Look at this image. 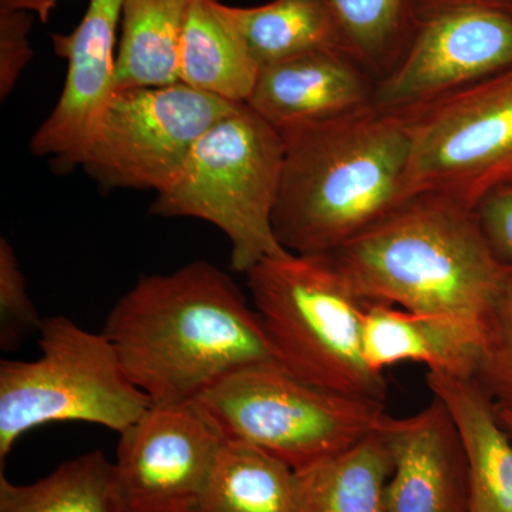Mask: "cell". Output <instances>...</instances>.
<instances>
[{"label": "cell", "instance_id": "1", "mask_svg": "<svg viewBox=\"0 0 512 512\" xmlns=\"http://www.w3.org/2000/svg\"><path fill=\"white\" fill-rule=\"evenodd\" d=\"M101 332L156 406L195 402L244 367L281 365L254 305L231 276L204 259L141 276L111 308Z\"/></svg>", "mask_w": 512, "mask_h": 512}, {"label": "cell", "instance_id": "2", "mask_svg": "<svg viewBox=\"0 0 512 512\" xmlns=\"http://www.w3.org/2000/svg\"><path fill=\"white\" fill-rule=\"evenodd\" d=\"M366 303L483 326L512 271L474 208L436 194L407 198L326 254Z\"/></svg>", "mask_w": 512, "mask_h": 512}, {"label": "cell", "instance_id": "3", "mask_svg": "<svg viewBox=\"0 0 512 512\" xmlns=\"http://www.w3.org/2000/svg\"><path fill=\"white\" fill-rule=\"evenodd\" d=\"M282 137L274 229L286 251L330 254L404 201L412 137L399 111L372 104Z\"/></svg>", "mask_w": 512, "mask_h": 512}, {"label": "cell", "instance_id": "4", "mask_svg": "<svg viewBox=\"0 0 512 512\" xmlns=\"http://www.w3.org/2000/svg\"><path fill=\"white\" fill-rule=\"evenodd\" d=\"M245 275L252 305L289 373L323 389L384 402L386 380L363 353L367 303L328 256L286 252Z\"/></svg>", "mask_w": 512, "mask_h": 512}, {"label": "cell", "instance_id": "5", "mask_svg": "<svg viewBox=\"0 0 512 512\" xmlns=\"http://www.w3.org/2000/svg\"><path fill=\"white\" fill-rule=\"evenodd\" d=\"M285 140L248 104L208 128L173 180L157 192L151 214L195 218L224 232L231 269L247 274L286 254L274 229Z\"/></svg>", "mask_w": 512, "mask_h": 512}, {"label": "cell", "instance_id": "6", "mask_svg": "<svg viewBox=\"0 0 512 512\" xmlns=\"http://www.w3.org/2000/svg\"><path fill=\"white\" fill-rule=\"evenodd\" d=\"M37 335L36 360L0 362V471L35 427L82 421L120 434L151 407L103 332L59 315L43 319Z\"/></svg>", "mask_w": 512, "mask_h": 512}, {"label": "cell", "instance_id": "7", "mask_svg": "<svg viewBox=\"0 0 512 512\" xmlns=\"http://www.w3.org/2000/svg\"><path fill=\"white\" fill-rule=\"evenodd\" d=\"M224 441L248 444L298 471L379 429L384 403L323 389L281 365L244 367L192 402Z\"/></svg>", "mask_w": 512, "mask_h": 512}, {"label": "cell", "instance_id": "8", "mask_svg": "<svg viewBox=\"0 0 512 512\" xmlns=\"http://www.w3.org/2000/svg\"><path fill=\"white\" fill-rule=\"evenodd\" d=\"M399 113L412 137L404 200L436 194L476 210L512 185V67Z\"/></svg>", "mask_w": 512, "mask_h": 512}, {"label": "cell", "instance_id": "9", "mask_svg": "<svg viewBox=\"0 0 512 512\" xmlns=\"http://www.w3.org/2000/svg\"><path fill=\"white\" fill-rule=\"evenodd\" d=\"M238 106L181 82L114 93L80 167L107 190L158 192L202 134Z\"/></svg>", "mask_w": 512, "mask_h": 512}, {"label": "cell", "instance_id": "10", "mask_svg": "<svg viewBox=\"0 0 512 512\" xmlns=\"http://www.w3.org/2000/svg\"><path fill=\"white\" fill-rule=\"evenodd\" d=\"M512 67V0H426L412 42L373 106L407 111Z\"/></svg>", "mask_w": 512, "mask_h": 512}, {"label": "cell", "instance_id": "11", "mask_svg": "<svg viewBox=\"0 0 512 512\" xmlns=\"http://www.w3.org/2000/svg\"><path fill=\"white\" fill-rule=\"evenodd\" d=\"M222 443L194 403L151 404L117 444L114 476L123 512H190Z\"/></svg>", "mask_w": 512, "mask_h": 512}, {"label": "cell", "instance_id": "12", "mask_svg": "<svg viewBox=\"0 0 512 512\" xmlns=\"http://www.w3.org/2000/svg\"><path fill=\"white\" fill-rule=\"evenodd\" d=\"M126 0H89L69 33L52 35L53 50L67 62L62 94L30 140L37 157L62 170L80 167L104 111L116 93V60Z\"/></svg>", "mask_w": 512, "mask_h": 512}, {"label": "cell", "instance_id": "13", "mask_svg": "<svg viewBox=\"0 0 512 512\" xmlns=\"http://www.w3.org/2000/svg\"><path fill=\"white\" fill-rule=\"evenodd\" d=\"M379 430L393 457L387 512H470L466 448L441 400L403 419L387 414Z\"/></svg>", "mask_w": 512, "mask_h": 512}, {"label": "cell", "instance_id": "14", "mask_svg": "<svg viewBox=\"0 0 512 512\" xmlns=\"http://www.w3.org/2000/svg\"><path fill=\"white\" fill-rule=\"evenodd\" d=\"M377 83L343 50H313L261 67L247 104L285 134L372 106Z\"/></svg>", "mask_w": 512, "mask_h": 512}, {"label": "cell", "instance_id": "15", "mask_svg": "<svg viewBox=\"0 0 512 512\" xmlns=\"http://www.w3.org/2000/svg\"><path fill=\"white\" fill-rule=\"evenodd\" d=\"M483 339V326L386 303H367L363 318V353L377 375L412 362L431 373L474 377Z\"/></svg>", "mask_w": 512, "mask_h": 512}, {"label": "cell", "instance_id": "16", "mask_svg": "<svg viewBox=\"0 0 512 512\" xmlns=\"http://www.w3.org/2000/svg\"><path fill=\"white\" fill-rule=\"evenodd\" d=\"M427 386L447 407L466 448L470 512H512V440L490 394L474 377L427 373Z\"/></svg>", "mask_w": 512, "mask_h": 512}, {"label": "cell", "instance_id": "17", "mask_svg": "<svg viewBox=\"0 0 512 512\" xmlns=\"http://www.w3.org/2000/svg\"><path fill=\"white\" fill-rule=\"evenodd\" d=\"M261 67L220 0H190L180 50V82L229 103L247 104Z\"/></svg>", "mask_w": 512, "mask_h": 512}, {"label": "cell", "instance_id": "18", "mask_svg": "<svg viewBox=\"0 0 512 512\" xmlns=\"http://www.w3.org/2000/svg\"><path fill=\"white\" fill-rule=\"evenodd\" d=\"M392 471V451L377 429L355 446L296 471V512H387Z\"/></svg>", "mask_w": 512, "mask_h": 512}, {"label": "cell", "instance_id": "19", "mask_svg": "<svg viewBox=\"0 0 512 512\" xmlns=\"http://www.w3.org/2000/svg\"><path fill=\"white\" fill-rule=\"evenodd\" d=\"M190 0H126L116 60V93L180 83V50Z\"/></svg>", "mask_w": 512, "mask_h": 512}, {"label": "cell", "instance_id": "20", "mask_svg": "<svg viewBox=\"0 0 512 512\" xmlns=\"http://www.w3.org/2000/svg\"><path fill=\"white\" fill-rule=\"evenodd\" d=\"M296 471L248 444L224 441L190 512H296Z\"/></svg>", "mask_w": 512, "mask_h": 512}, {"label": "cell", "instance_id": "21", "mask_svg": "<svg viewBox=\"0 0 512 512\" xmlns=\"http://www.w3.org/2000/svg\"><path fill=\"white\" fill-rule=\"evenodd\" d=\"M224 12L259 67L313 50H343L338 30L320 0H271L251 8L224 3Z\"/></svg>", "mask_w": 512, "mask_h": 512}, {"label": "cell", "instance_id": "22", "mask_svg": "<svg viewBox=\"0 0 512 512\" xmlns=\"http://www.w3.org/2000/svg\"><path fill=\"white\" fill-rule=\"evenodd\" d=\"M343 50L376 77L392 72L412 42L426 0H320Z\"/></svg>", "mask_w": 512, "mask_h": 512}, {"label": "cell", "instance_id": "23", "mask_svg": "<svg viewBox=\"0 0 512 512\" xmlns=\"http://www.w3.org/2000/svg\"><path fill=\"white\" fill-rule=\"evenodd\" d=\"M0 512H123L114 464L94 450L35 483L13 484L2 473Z\"/></svg>", "mask_w": 512, "mask_h": 512}, {"label": "cell", "instance_id": "24", "mask_svg": "<svg viewBox=\"0 0 512 512\" xmlns=\"http://www.w3.org/2000/svg\"><path fill=\"white\" fill-rule=\"evenodd\" d=\"M495 406L512 410V271L484 323L476 376Z\"/></svg>", "mask_w": 512, "mask_h": 512}, {"label": "cell", "instance_id": "25", "mask_svg": "<svg viewBox=\"0 0 512 512\" xmlns=\"http://www.w3.org/2000/svg\"><path fill=\"white\" fill-rule=\"evenodd\" d=\"M40 318L30 299L26 279L12 244L0 239V348H19L29 336L39 333Z\"/></svg>", "mask_w": 512, "mask_h": 512}, {"label": "cell", "instance_id": "26", "mask_svg": "<svg viewBox=\"0 0 512 512\" xmlns=\"http://www.w3.org/2000/svg\"><path fill=\"white\" fill-rule=\"evenodd\" d=\"M32 13L0 8V99H8L33 59Z\"/></svg>", "mask_w": 512, "mask_h": 512}, {"label": "cell", "instance_id": "27", "mask_svg": "<svg viewBox=\"0 0 512 512\" xmlns=\"http://www.w3.org/2000/svg\"><path fill=\"white\" fill-rule=\"evenodd\" d=\"M476 211L495 254L512 266V185L491 192Z\"/></svg>", "mask_w": 512, "mask_h": 512}, {"label": "cell", "instance_id": "28", "mask_svg": "<svg viewBox=\"0 0 512 512\" xmlns=\"http://www.w3.org/2000/svg\"><path fill=\"white\" fill-rule=\"evenodd\" d=\"M60 2L63 0H0V8L25 10L47 23Z\"/></svg>", "mask_w": 512, "mask_h": 512}, {"label": "cell", "instance_id": "29", "mask_svg": "<svg viewBox=\"0 0 512 512\" xmlns=\"http://www.w3.org/2000/svg\"><path fill=\"white\" fill-rule=\"evenodd\" d=\"M495 407H497L498 420H500L501 426L504 427L512 440V410L504 409V407Z\"/></svg>", "mask_w": 512, "mask_h": 512}]
</instances>
